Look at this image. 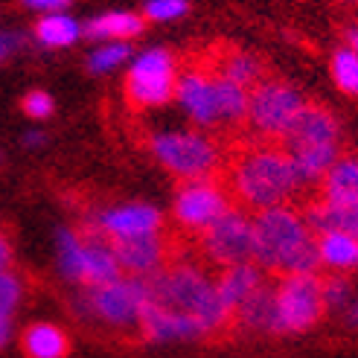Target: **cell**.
<instances>
[{
  "instance_id": "6da1fadb",
  "label": "cell",
  "mask_w": 358,
  "mask_h": 358,
  "mask_svg": "<svg viewBox=\"0 0 358 358\" xmlns=\"http://www.w3.org/2000/svg\"><path fill=\"white\" fill-rule=\"evenodd\" d=\"M224 184L234 201L248 213L292 204V199L300 192L292 157L285 155L280 143L268 140L248 143L230 157Z\"/></svg>"
},
{
  "instance_id": "7a4b0ae2",
  "label": "cell",
  "mask_w": 358,
  "mask_h": 358,
  "mask_svg": "<svg viewBox=\"0 0 358 358\" xmlns=\"http://www.w3.org/2000/svg\"><path fill=\"white\" fill-rule=\"evenodd\" d=\"M143 282H146V303L195 317L204 329V338L234 327V315L224 309L216 292V277H210L199 262L172 257L164 268L143 277Z\"/></svg>"
},
{
  "instance_id": "3957f363",
  "label": "cell",
  "mask_w": 358,
  "mask_h": 358,
  "mask_svg": "<svg viewBox=\"0 0 358 358\" xmlns=\"http://www.w3.org/2000/svg\"><path fill=\"white\" fill-rule=\"evenodd\" d=\"M254 262L268 274H317V236L303 210L280 204L254 213Z\"/></svg>"
},
{
  "instance_id": "277c9868",
  "label": "cell",
  "mask_w": 358,
  "mask_h": 358,
  "mask_svg": "<svg viewBox=\"0 0 358 358\" xmlns=\"http://www.w3.org/2000/svg\"><path fill=\"white\" fill-rule=\"evenodd\" d=\"M306 96H303L294 85L282 79H259L248 94V129L254 131L257 140L277 143L292 120L303 111Z\"/></svg>"
},
{
  "instance_id": "5b68a950",
  "label": "cell",
  "mask_w": 358,
  "mask_h": 358,
  "mask_svg": "<svg viewBox=\"0 0 358 358\" xmlns=\"http://www.w3.org/2000/svg\"><path fill=\"white\" fill-rule=\"evenodd\" d=\"M152 152L181 181L210 178L222 169L219 143L201 131H164L152 137Z\"/></svg>"
},
{
  "instance_id": "8992f818",
  "label": "cell",
  "mask_w": 358,
  "mask_h": 358,
  "mask_svg": "<svg viewBox=\"0 0 358 358\" xmlns=\"http://www.w3.org/2000/svg\"><path fill=\"white\" fill-rule=\"evenodd\" d=\"M201 257L219 268L254 262V213L234 204L199 234Z\"/></svg>"
},
{
  "instance_id": "52a82bcc",
  "label": "cell",
  "mask_w": 358,
  "mask_h": 358,
  "mask_svg": "<svg viewBox=\"0 0 358 358\" xmlns=\"http://www.w3.org/2000/svg\"><path fill=\"white\" fill-rule=\"evenodd\" d=\"M146 306V282L143 277H120L105 285H87V294L82 297V309L108 324L120 332L137 329L140 332V312Z\"/></svg>"
},
{
  "instance_id": "ba28073f",
  "label": "cell",
  "mask_w": 358,
  "mask_h": 358,
  "mask_svg": "<svg viewBox=\"0 0 358 358\" xmlns=\"http://www.w3.org/2000/svg\"><path fill=\"white\" fill-rule=\"evenodd\" d=\"M277 332H306L324 317V294L317 274H282L274 285Z\"/></svg>"
},
{
  "instance_id": "9c48e42d",
  "label": "cell",
  "mask_w": 358,
  "mask_h": 358,
  "mask_svg": "<svg viewBox=\"0 0 358 358\" xmlns=\"http://www.w3.org/2000/svg\"><path fill=\"white\" fill-rule=\"evenodd\" d=\"M234 204V195L219 175L189 178L181 181V189L175 195V222L187 234H201Z\"/></svg>"
},
{
  "instance_id": "30bf717a",
  "label": "cell",
  "mask_w": 358,
  "mask_h": 358,
  "mask_svg": "<svg viewBox=\"0 0 358 358\" xmlns=\"http://www.w3.org/2000/svg\"><path fill=\"white\" fill-rule=\"evenodd\" d=\"M175 62L166 50H146L134 59L125 82V94L134 108H155L175 96Z\"/></svg>"
},
{
  "instance_id": "8fae6325",
  "label": "cell",
  "mask_w": 358,
  "mask_h": 358,
  "mask_svg": "<svg viewBox=\"0 0 358 358\" xmlns=\"http://www.w3.org/2000/svg\"><path fill=\"white\" fill-rule=\"evenodd\" d=\"M277 143L285 152H300L312 146H341V122L324 105L306 102Z\"/></svg>"
},
{
  "instance_id": "7c38bea8",
  "label": "cell",
  "mask_w": 358,
  "mask_h": 358,
  "mask_svg": "<svg viewBox=\"0 0 358 358\" xmlns=\"http://www.w3.org/2000/svg\"><path fill=\"white\" fill-rule=\"evenodd\" d=\"M117 262L122 274L131 277H146L157 268H164L175 250L169 248V239L160 234H143V236H129V239H111Z\"/></svg>"
},
{
  "instance_id": "4fadbf2b",
  "label": "cell",
  "mask_w": 358,
  "mask_h": 358,
  "mask_svg": "<svg viewBox=\"0 0 358 358\" xmlns=\"http://www.w3.org/2000/svg\"><path fill=\"white\" fill-rule=\"evenodd\" d=\"M175 96L199 129H216V125H222L219 105H216V85H213L210 70H187L184 76H178Z\"/></svg>"
},
{
  "instance_id": "5bb4252c",
  "label": "cell",
  "mask_w": 358,
  "mask_h": 358,
  "mask_svg": "<svg viewBox=\"0 0 358 358\" xmlns=\"http://www.w3.org/2000/svg\"><path fill=\"white\" fill-rule=\"evenodd\" d=\"M164 216L152 204H120L96 213L91 219V227H96L102 236L108 239H129V236H143V234H157Z\"/></svg>"
},
{
  "instance_id": "9a60e30c",
  "label": "cell",
  "mask_w": 358,
  "mask_h": 358,
  "mask_svg": "<svg viewBox=\"0 0 358 358\" xmlns=\"http://www.w3.org/2000/svg\"><path fill=\"white\" fill-rule=\"evenodd\" d=\"M82 236V268H79V282L85 285H105L122 277V268L117 262L114 245L108 236H102L96 227L87 224Z\"/></svg>"
},
{
  "instance_id": "2e32d148",
  "label": "cell",
  "mask_w": 358,
  "mask_h": 358,
  "mask_svg": "<svg viewBox=\"0 0 358 358\" xmlns=\"http://www.w3.org/2000/svg\"><path fill=\"white\" fill-rule=\"evenodd\" d=\"M140 335L149 341H189V338H204V329L184 312L146 303L140 312Z\"/></svg>"
},
{
  "instance_id": "e0dca14e",
  "label": "cell",
  "mask_w": 358,
  "mask_h": 358,
  "mask_svg": "<svg viewBox=\"0 0 358 358\" xmlns=\"http://www.w3.org/2000/svg\"><path fill=\"white\" fill-rule=\"evenodd\" d=\"M303 216H306V224L312 227L315 236L317 234H329V230L358 236V199L355 201L317 199V201H309L306 207H303Z\"/></svg>"
},
{
  "instance_id": "ac0fdd59",
  "label": "cell",
  "mask_w": 358,
  "mask_h": 358,
  "mask_svg": "<svg viewBox=\"0 0 358 358\" xmlns=\"http://www.w3.org/2000/svg\"><path fill=\"white\" fill-rule=\"evenodd\" d=\"M262 282H265V271L257 262H239V265H227V268L219 271L216 292H219V297L224 303V309L234 315Z\"/></svg>"
},
{
  "instance_id": "d6986e66",
  "label": "cell",
  "mask_w": 358,
  "mask_h": 358,
  "mask_svg": "<svg viewBox=\"0 0 358 358\" xmlns=\"http://www.w3.org/2000/svg\"><path fill=\"white\" fill-rule=\"evenodd\" d=\"M234 327L248 332H277V294L274 285L262 282L234 312Z\"/></svg>"
},
{
  "instance_id": "ffe728a7",
  "label": "cell",
  "mask_w": 358,
  "mask_h": 358,
  "mask_svg": "<svg viewBox=\"0 0 358 358\" xmlns=\"http://www.w3.org/2000/svg\"><path fill=\"white\" fill-rule=\"evenodd\" d=\"M317 257L320 268H329L332 274H350L358 268V236L350 234H317Z\"/></svg>"
},
{
  "instance_id": "44dd1931",
  "label": "cell",
  "mask_w": 358,
  "mask_h": 358,
  "mask_svg": "<svg viewBox=\"0 0 358 358\" xmlns=\"http://www.w3.org/2000/svg\"><path fill=\"white\" fill-rule=\"evenodd\" d=\"M320 199L327 201H355L358 199V155L341 152L320 181Z\"/></svg>"
},
{
  "instance_id": "7402d4cb",
  "label": "cell",
  "mask_w": 358,
  "mask_h": 358,
  "mask_svg": "<svg viewBox=\"0 0 358 358\" xmlns=\"http://www.w3.org/2000/svg\"><path fill=\"white\" fill-rule=\"evenodd\" d=\"M285 155L292 157V166H294L300 189H309V187H320L324 175L338 160V155H341V146H312V149L285 152Z\"/></svg>"
},
{
  "instance_id": "603a6c76",
  "label": "cell",
  "mask_w": 358,
  "mask_h": 358,
  "mask_svg": "<svg viewBox=\"0 0 358 358\" xmlns=\"http://www.w3.org/2000/svg\"><path fill=\"white\" fill-rule=\"evenodd\" d=\"M143 29V17L131 15V12H105L99 17H94L91 24L85 27V35L94 41H129L134 35H140Z\"/></svg>"
},
{
  "instance_id": "cb8c5ba5",
  "label": "cell",
  "mask_w": 358,
  "mask_h": 358,
  "mask_svg": "<svg viewBox=\"0 0 358 358\" xmlns=\"http://www.w3.org/2000/svg\"><path fill=\"white\" fill-rule=\"evenodd\" d=\"M24 352L29 358H64L70 350L67 335L56 324H32L24 332Z\"/></svg>"
},
{
  "instance_id": "d4e9b609",
  "label": "cell",
  "mask_w": 358,
  "mask_h": 358,
  "mask_svg": "<svg viewBox=\"0 0 358 358\" xmlns=\"http://www.w3.org/2000/svg\"><path fill=\"white\" fill-rule=\"evenodd\" d=\"M213 85H216L219 122L222 125H242L245 117H248V94H250V87L236 85V82H230V79H224L219 73H213Z\"/></svg>"
},
{
  "instance_id": "484cf974",
  "label": "cell",
  "mask_w": 358,
  "mask_h": 358,
  "mask_svg": "<svg viewBox=\"0 0 358 358\" xmlns=\"http://www.w3.org/2000/svg\"><path fill=\"white\" fill-rule=\"evenodd\" d=\"M213 73H219V76L236 82V85H245V87H254L259 79H265L262 62L257 56H250V52H245V50H227L219 59Z\"/></svg>"
},
{
  "instance_id": "4316f807",
  "label": "cell",
  "mask_w": 358,
  "mask_h": 358,
  "mask_svg": "<svg viewBox=\"0 0 358 358\" xmlns=\"http://www.w3.org/2000/svg\"><path fill=\"white\" fill-rule=\"evenodd\" d=\"M82 35V27L70 15L47 12L38 24H35V38L47 47H67Z\"/></svg>"
},
{
  "instance_id": "83f0119b",
  "label": "cell",
  "mask_w": 358,
  "mask_h": 358,
  "mask_svg": "<svg viewBox=\"0 0 358 358\" xmlns=\"http://www.w3.org/2000/svg\"><path fill=\"white\" fill-rule=\"evenodd\" d=\"M329 73H332V82L338 91L358 99V52L350 44H341L332 52Z\"/></svg>"
},
{
  "instance_id": "f1b7e54d",
  "label": "cell",
  "mask_w": 358,
  "mask_h": 358,
  "mask_svg": "<svg viewBox=\"0 0 358 358\" xmlns=\"http://www.w3.org/2000/svg\"><path fill=\"white\" fill-rule=\"evenodd\" d=\"M59 265L67 280L79 282V268H82V236L73 230H62L59 234Z\"/></svg>"
},
{
  "instance_id": "f546056e",
  "label": "cell",
  "mask_w": 358,
  "mask_h": 358,
  "mask_svg": "<svg viewBox=\"0 0 358 358\" xmlns=\"http://www.w3.org/2000/svg\"><path fill=\"white\" fill-rule=\"evenodd\" d=\"M320 294H324L327 309H347L352 300V285L347 274H329V277H320Z\"/></svg>"
},
{
  "instance_id": "4dcf8cb0",
  "label": "cell",
  "mask_w": 358,
  "mask_h": 358,
  "mask_svg": "<svg viewBox=\"0 0 358 358\" xmlns=\"http://www.w3.org/2000/svg\"><path fill=\"white\" fill-rule=\"evenodd\" d=\"M129 56H131V47L129 44H125V41H111V44H105V47L94 50L91 56H87V67H91L94 73H108L111 67L122 64Z\"/></svg>"
},
{
  "instance_id": "1f68e13d",
  "label": "cell",
  "mask_w": 358,
  "mask_h": 358,
  "mask_svg": "<svg viewBox=\"0 0 358 358\" xmlns=\"http://www.w3.org/2000/svg\"><path fill=\"white\" fill-rule=\"evenodd\" d=\"M24 294V282L15 271H0V317H12Z\"/></svg>"
},
{
  "instance_id": "d6a6232c",
  "label": "cell",
  "mask_w": 358,
  "mask_h": 358,
  "mask_svg": "<svg viewBox=\"0 0 358 358\" xmlns=\"http://www.w3.org/2000/svg\"><path fill=\"white\" fill-rule=\"evenodd\" d=\"M187 9H189L187 0H149L143 12H146L149 21L164 24V21H175V17H181Z\"/></svg>"
},
{
  "instance_id": "836d02e7",
  "label": "cell",
  "mask_w": 358,
  "mask_h": 358,
  "mask_svg": "<svg viewBox=\"0 0 358 358\" xmlns=\"http://www.w3.org/2000/svg\"><path fill=\"white\" fill-rule=\"evenodd\" d=\"M21 108H24V114H29L32 120H44V117L52 114V96L44 94V91H32V94L24 96Z\"/></svg>"
},
{
  "instance_id": "e575fe53",
  "label": "cell",
  "mask_w": 358,
  "mask_h": 358,
  "mask_svg": "<svg viewBox=\"0 0 358 358\" xmlns=\"http://www.w3.org/2000/svg\"><path fill=\"white\" fill-rule=\"evenodd\" d=\"M24 3L38 12H62L67 6V0H24Z\"/></svg>"
},
{
  "instance_id": "d590c367",
  "label": "cell",
  "mask_w": 358,
  "mask_h": 358,
  "mask_svg": "<svg viewBox=\"0 0 358 358\" xmlns=\"http://www.w3.org/2000/svg\"><path fill=\"white\" fill-rule=\"evenodd\" d=\"M12 265V242L6 234H0V271H9Z\"/></svg>"
},
{
  "instance_id": "8d00e7d4",
  "label": "cell",
  "mask_w": 358,
  "mask_h": 358,
  "mask_svg": "<svg viewBox=\"0 0 358 358\" xmlns=\"http://www.w3.org/2000/svg\"><path fill=\"white\" fill-rule=\"evenodd\" d=\"M9 338H12V320L9 317H0V350L9 344Z\"/></svg>"
},
{
  "instance_id": "74e56055",
  "label": "cell",
  "mask_w": 358,
  "mask_h": 358,
  "mask_svg": "<svg viewBox=\"0 0 358 358\" xmlns=\"http://www.w3.org/2000/svg\"><path fill=\"white\" fill-rule=\"evenodd\" d=\"M347 324L350 327H358V294L350 300V306H347Z\"/></svg>"
},
{
  "instance_id": "f35d334b",
  "label": "cell",
  "mask_w": 358,
  "mask_h": 358,
  "mask_svg": "<svg viewBox=\"0 0 358 358\" xmlns=\"http://www.w3.org/2000/svg\"><path fill=\"white\" fill-rule=\"evenodd\" d=\"M15 44H17L15 35H0V59H3L9 50H15Z\"/></svg>"
},
{
  "instance_id": "ab89813d",
  "label": "cell",
  "mask_w": 358,
  "mask_h": 358,
  "mask_svg": "<svg viewBox=\"0 0 358 358\" xmlns=\"http://www.w3.org/2000/svg\"><path fill=\"white\" fill-rule=\"evenodd\" d=\"M347 44L358 52V27H352V29H347Z\"/></svg>"
},
{
  "instance_id": "60d3db41",
  "label": "cell",
  "mask_w": 358,
  "mask_h": 358,
  "mask_svg": "<svg viewBox=\"0 0 358 358\" xmlns=\"http://www.w3.org/2000/svg\"><path fill=\"white\" fill-rule=\"evenodd\" d=\"M41 140H44V134H41V131H32V134H27V143H29V146H38Z\"/></svg>"
},
{
  "instance_id": "b9f144b4",
  "label": "cell",
  "mask_w": 358,
  "mask_h": 358,
  "mask_svg": "<svg viewBox=\"0 0 358 358\" xmlns=\"http://www.w3.org/2000/svg\"><path fill=\"white\" fill-rule=\"evenodd\" d=\"M347 3H358V0H347Z\"/></svg>"
}]
</instances>
